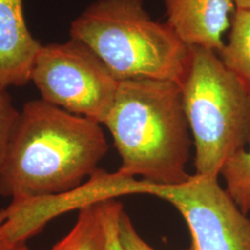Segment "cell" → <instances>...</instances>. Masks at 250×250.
<instances>
[{
	"mask_svg": "<svg viewBox=\"0 0 250 250\" xmlns=\"http://www.w3.org/2000/svg\"><path fill=\"white\" fill-rule=\"evenodd\" d=\"M101 125L41 99L25 103L0 170V196L22 201L80 187L108 150Z\"/></svg>",
	"mask_w": 250,
	"mask_h": 250,
	"instance_id": "obj_1",
	"label": "cell"
},
{
	"mask_svg": "<svg viewBox=\"0 0 250 250\" xmlns=\"http://www.w3.org/2000/svg\"><path fill=\"white\" fill-rule=\"evenodd\" d=\"M102 125L121 157V174L169 187L192 176L187 167L193 139L177 83L120 81Z\"/></svg>",
	"mask_w": 250,
	"mask_h": 250,
	"instance_id": "obj_2",
	"label": "cell"
},
{
	"mask_svg": "<svg viewBox=\"0 0 250 250\" xmlns=\"http://www.w3.org/2000/svg\"><path fill=\"white\" fill-rule=\"evenodd\" d=\"M70 36L87 45L118 81L180 85L190 61L191 47L167 21L152 18L143 0H96L72 21Z\"/></svg>",
	"mask_w": 250,
	"mask_h": 250,
	"instance_id": "obj_3",
	"label": "cell"
},
{
	"mask_svg": "<svg viewBox=\"0 0 250 250\" xmlns=\"http://www.w3.org/2000/svg\"><path fill=\"white\" fill-rule=\"evenodd\" d=\"M184 107L199 176L218 178L226 161L250 141V88L217 52L192 46L182 81Z\"/></svg>",
	"mask_w": 250,
	"mask_h": 250,
	"instance_id": "obj_4",
	"label": "cell"
},
{
	"mask_svg": "<svg viewBox=\"0 0 250 250\" xmlns=\"http://www.w3.org/2000/svg\"><path fill=\"white\" fill-rule=\"evenodd\" d=\"M31 82L46 103L101 125L120 83L87 45L72 37L42 45Z\"/></svg>",
	"mask_w": 250,
	"mask_h": 250,
	"instance_id": "obj_5",
	"label": "cell"
},
{
	"mask_svg": "<svg viewBox=\"0 0 250 250\" xmlns=\"http://www.w3.org/2000/svg\"><path fill=\"white\" fill-rule=\"evenodd\" d=\"M150 196L170 203L182 215L192 250H250V219L218 178L194 174L178 186L153 185Z\"/></svg>",
	"mask_w": 250,
	"mask_h": 250,
	"instance_id": "obj_6",
	"label": "cell"
},
{
	"mask_svg": "<svg viewBox=\"0 0 250 250\" xmlns=\"http://www.w3.org/2000/svg\"><path fill=\"white\" fill-rule=\"evenodd\" d=\"M153 184L121 174L97 170L80 187L48 197L12 201L0 227V239L25 242L49 220L69 210L80 209L108 199L129 195H150Z\"/></svg>",
	"mask_w": 250,
	"mask_h": 250,
	"instance_id": "obj_7",
	"label": "cell"
},
{
	"mask_svg": "<svg viewBox=\"0 0 250 250\" xmlns=\"http://www.w3.org/2000/svg\"><path fill=\"white\" fill-rule=\"evenodd\" d=\"M167 22L188 46H200L219 53L223 36L235 11L231 0H163Z\"/></svg>",
	"mask_w": 250,
	"mask_h": 250,
	"instance_id": "obj_8",
	"label": "cell"
},
{
	"mask_svg": "<svg viewBox=\"0 0 250 250\" xmlns=\"http://www.w3.org/2000/svg\"><path fill=\"white\" fill-rule=\"evenodd\" d=\"M42 45L27 27L23 0H0V88L31 82Z\"/></svg>",
	"mask_w": 250,
	"mask_h": 250,
	"instance_id": "obj_9",
	"label": "cell"
},
{
	"mask_svg": "<svg viewBox=\"0 0 250 250\" xmlns=\"http://www.w3.org/2000/svg\"><path fill=\"white\" fill-rule=\"evenodd\" d=\"M51 250H107L101 202L80 208L72 230Z\"/></svg>",
	"mask_w": 250,
	"mask_h": 250,
	"instance_id": "obj_10",
	"label": "cell"
},
{
	"mask_svg": "<svg viewBox=\"0 0 250 250\" xmlns=\"http://www.w3.org/2000/svg\"><path fill=\"white\" fill-rule=\"evenodd\" d=\"M218 55L224 66L250 88V10L235 9L228 41Z\"/></svg>",
	"mask_w": 250,
	"mask_h": 250,
	"instance_id": "obj_11",
	"label": "cell"
},
{
	"mask_svg": "<svg viewBox=\"0 0 250 250\" xmlns=\"http://www.w3.org/2000/svg\"><path fill=\"white\" fill-rule=\"evenodd\" d=\"M220 175L225 181V190L246 214L250 212V141L249 148L232 155L224 163Z\"/></svg>",
	"mask_w": 250,
	"mask_h": 250,
	"instance_id": "obj_12",
	"label": "cell"
},
{
	"mask_svg": "<svg viewBox=\"0 0 250 250\" xmlns=\"http://www.w3.org/2000/svg\"><path fill=\"white\" fill-rule=\"evenodd\" d=\"M19 115L20 110L14 106L8 89L0 88V170L9 151Z\"/></svg>",
	"mask_w": 250,
	"mask_h": 250,
	"instance_id": "obj_13",
	"label": "cell"
},
{
	"mask_svg": "<svg viewBox=\"0 0 250 250\" xmlns=\"http://www.w3.org/2000/svg\"><path fill=\"white\" fill-rule=\"evenodd\" d=\"M101 209L107 232V250H125L119 234V221L123 205L116 199L101 202Z\"/></svg>",
	"mask_w": 250,
	"mask_h": 250,
	"instance_id": "obj_14",
	"label": "cell"
},
{
	"mask_svg": "<svg viewBox=\"0 0 250 250\" xmlns=\"http://www.w3.org/2000/svg\"><path fill=\"white\" fill-rule=\"evenodd\" d=\"M119 234L125 250H156L140 236L129 216L124 210L120 216ZM182 250H192V249Z\"/></svg>",
	"mask_w": 250,
	"mask_h": 250,
	"instance_id": "obj_15",
	"label": "cell"
},
{
	"mask_svg": "<svg viewBox=\"0 0 250 250\" xmlns=\"http://www.w3.org/2000/svg\"><path fill=\"white\" fill-rule=\"evenodd\" d=\"M0 250H31L25 242H11L0 239Z\"/></svg>",
	"mask_w": 250,
	"mask_h": 250,
	"instance_id": "obj_16",
	"label": "cell"
},
{
	"mask_svg": "<svg viewBox=\"0 0 250 250\" xmlns=\"http://www.w3.org/2000/svg\"><path fill=\"white\" fill-rule=\"evenodd\" d=\"M236 9L250 10V0H231Z\"/></svg>",
	"mask_w": 250,
	"mask_h": 250,
	"instance_id": "obj_17",
	"label": "cell"
},
{
	"mask_svg": "<svg viewBox=\"0 0 250 250\" xmlns=\"http://www.w3.org/2000/svg\"><path fill=\"white\" fill-rule=\"evenodd\" d=\"M7 219V210L6 209H1L0 210V227L2 226V224L5 223Z\"/></svg>",
	"mask_w": 250,
	"mask_h": 250,
	"instance_id": "obj_18",
	"label": "cell"
}]
</instances>
